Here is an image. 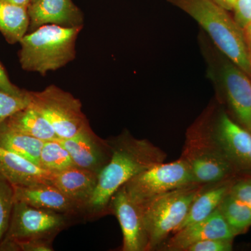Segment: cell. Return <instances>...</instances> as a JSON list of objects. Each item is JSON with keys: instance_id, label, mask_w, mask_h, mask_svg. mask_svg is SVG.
I'll list each match as a JSON object with an SVG mask.
<instances>
[{"instance_id": "cell-1", "label": "cell", "mask_w": 251, "mask_h": 251, "mask_svg": "<svg viewBox=\"0 0 251 251\" xmlns=\"http://www.w3.org/2000/svg\"><path fill=\"white\" fill-rule=\"evenodd\" d=\"M112 156L99 173L97 187L85 209V221H93L108 214L109 202L114 193L135 175L163 163L166 154L147 140L133 138L125 132L109 140Z\"/></svg>"}, {"instance_id": "cell-3", "label": "cell", "mask_w": 251, "mask_h": 251, "mask_svg": "<svg viewBox=\"0 0 251 251\" xmlns=\"http://www.w3.org/2000/svg\"><path fill=\"white\" fill-rule=\"evenodd\" d=\"M194 18L220 50L251 75V57L244 31L226 9L211 0H169Z\"/></svg>"}, {"instance_id": "cell-19", "label": "cell", "mask_w": 251, "mask_h": 251, "mask_svg": "<svg viewBox=\"0 0 251 251\" xmlns=\"http://www.w3.org/2000/svg\"><path fill=\"white\" fill-rule=\"evenodd\" d=\"M45 141L15 131L0 125V147L16 153L39 166L41 150Z\"/></svg>"}, {"instance_id": "cell-25", "label": "cell", "mask_w": 251, "mask_h": 251, "mask_svg": "<svg viewBox=\"0 0 251 251\" xmlns=\"http://www.w3.org/2000/svg\"><path fill=\"white\" fill-rule=\"evenodd\" d=\"M30 104L29 91L25 95L18 97L0 90V125L19 110Z\"/></svg>"}, {"instance_id": "cell-7", "label": "cell", "mask_w": 251, "mask_h": 251, "mask_svg": "<svg viewBox=\"0 0 251 251\" xmlns=\"http://www.w3.org/2000/svg\"><path fill=\"white\" fill-rule=\"evenodd\" d=\"M193 183L196 182L191 168L181 158L150 167L124 185L133 200L144 204L160 195Z\"/></svg>"}, {"instance_id": "cell-14", "label": "cell", "mask_w": 251, "mask_h": 251, "mask_svg": "<svg viewBox=\"0 0 251 251\" xmlns=\"http://www.w3.org/2000/svg\"><path fill=\"white\" fill-rule=\"evenodd\" d=\"M214 139L231 163L251 170V133L221 114L212 132Z\"/></svg>"}, {"instance_id": "cell-17", "label": "cell", "mask_w": 251, "mask_h": 251, "mask_svg": "<svg viewBox=\"0 0 251 251\" xmlns=\"http://www.w3.org/2000/svg\"><path fill=\"white\" fill-rule=\"evenodd\" d=\"M99 175L75 166L53 173L52 184L85 209L93 196L98 183Z\"/></svg>"}, {"instance_id": "cell-30", "label": "cell", "mask_w": 251, "mask_h": 251, "mask_svg": "<svg viewBox=\"0 0 251 251\" xmlns=\"http://www.w3.org/2000/svg\"><path fill=\"white\" fill-rule=\"evenodd\" d=\"M244 37L251 57V21L243 29Z\"/></svg>"}, {"instance_id": "cell-32", "label": "cell", "mask_w": 251, "mask_h": 251, "mask_svg": "<svg viewBox=\"0 0 251 251\" xmlns=\"http://www.w3.org/2000/svg\"><path fill=\"white\" fill-rule=\"evenodd\" d=\"M8 2L11 3V4L15 6H19V7L28 9L29 5L31 4V0H6Z\"/></svg>"}, {"instance_id": "cell-33", "label": "cell", "mask_w": 251, "mask_h": 251, "mask_svg": "<svg viewBox=\"0 0 251 251\" xmlns=\"http://www.w3.org/2000/svg\"><path fill=\"white\" fill-rule=\"evenodd\" d=\"M39 1V0H31V3L36 2V1Z\"/></svg>"}, {"instance_id": "cell-2", "label": "cell", "mask_w": 251, "mask_h": 251, "mask_svg": "<svg viewBox=\"0 0 251 251\" xmlns=\"http://www.w3.org/2000/svg\"><path fill=\"white\" fill-rule=\"evenodd\" d=\"M82 27L45 25L20 41L19 61L23 70L46 75L75 58V44Z\"/></svg>"}, {"instance_id": "cell-24", "label": "cell", "mask_w": 251, "mask_h": 251, "mask_svg": "<svg viewBox=\"0 0 251 251\" xmlns=\"http://www.w3.org/2000/svg\"><path fill=\"white\" fill-rule=\"evenodd\" d=\"M15 202L14 185L0 173V242L9 228Z\"/></svg>"}, {"instance_id": "cell-27", "label": "cell", "mask_w": 251, "mask_h": 251, "mask_svg": "<svg viewBox=\"0 0 251 251\" xmlns=\"http://www.w3.org/2000/svg\"><path fill=\"white\" fill-rule=\"evenodd\" d=\"M232 9L236 23L244 29L251 21V0H237Z\"/></svg>"}, {"instance_id": "cell-5", "label": "cell", "mask_w": 251, "mask_h": 251, "mask_svg": "<svg viewBox=\"0 0 251 251\" xmlns=\"http://www.w3.org/2000/svg\"><path fill=\"white\" fill-rule=\"evenodd\" d=\"M29 105L46 117L59 139L73 138L90 128L80 100L57 86L49 85L40 92L29 91Z\"/></svg>"}, {"instance_id": "cell-12", "label": "cell", "mask_w": 251, "mask_h": 251, "mask_svg": "<svg viewBox=\"0 0 251 251\" xmlns=\"http://www.w3.org/2000/svg\"><path fill=\"white\" fill-rule=\"evenodd\" d=\"M27 12L29 32L45 25L83 27V13L72 0H39L29 5Z\"/></svg>"}, {"instance_id": "cell-10", "label": "cell", "mask_w": 251, "mask_h": 251, "mask_svg": "<svg viewBox=\"0 0 251 251\" xmlns=\"http://www.w3.org/2000/svg\"><path fill=\"white\" fill-rule=\"evenodd\" d=\"M72 156L75 166L99 175L112 156L109 140H103L87 128L73 138L59 139Z\"/></svg>"}, {"instance_id": "cell-15", "label": "cell", "mask_w": 251, "mask_h": 251, "mask_svg": "<svg viewBox=\"0 0 251 251\" xmlns=\"http://www.w3.org/2000/svg\"><path fill=\"white\" fill-rule=\"evenodd\" d=\"M223 80L227 98L239 121L251 133V81L234 64H225Z\"/></svg>"}, {"instance_id": "cell-18", "label": "cell", "mask_w": 251, "mask_h": 251, "mask_svg": "<svg viewBox=\"0 0 251 251\" xmlns=\"http://www.w3.org/2000/svg\"><path fill=\"white\" fill-rule=\"evenodd\" d=\"M3 124L15 131L30 135L43 141L59 140L46 117L30 105L16 112Z\"/></svg>"}, {"instance_id": "cell-21", "label": "cell", "mask_w": 251, "mask_h": 251, "mask_svg": "<svg viewBox=\"0 0 251 251\" xmlns=\"http://www.w3.org/2000/svg\"><path fill=\"white\" fill-rule=\"evenodd\" d=\"M230 187L227 185H219L202 192L193 201L187 216L175 232L186 226L202 221L211 215L219 207L224 198L228 194Z\"/></svg>"}, {"instance_id": "cell-6", "label": "cell", "mask_w": 251, "mask_h": 251, "mask_svg": "<svg viewBox=\"0 0 251 251\" xmlns=\"http://www.w3.org/2000/svg\"><path fill=\"white\" fill-rule=\"evenodd\" d=\"M74 219L69 216L16 201L9 228L1 242H19L34 239L54 240ZM0 242V243H1Z\"/></svg>"}, {"instance_id": "cell-20", "label": "cell", "mask_w": 251, "mask_h": 251, "mask_svg": "<svg viewBox=\"0 0 251 251\" xmlns=\"http://www.w3.org/2000/svg\"><path fill=\"white\" fill-rule=\"evenodd\" d=\"M29 26L27 9L0 0V32L8 43H19L28 32Z\"/></svg>"}, {"instance_id": "cell-23", "label": "cell", "mask_w": 251, "mask_h": 251, "mask_svg": "<svg viewBox=\"0 0 251 251\" xmlns=\"http://www.w3.org/2000/svg\"><path fill=\"white\" fill-rule=\"evenodd\" d=\"M218 209L236 235L251 226V209L229 192Z\"/></svg>"}, {"instance_id": "cell-29", "label": "cell", "mask_w": 251, "mask_h": 251, "mask_svg": "<svg viewBox=\"0 0 251 251\" xmlns=\"http://www.w3.org/2000/svg\"><path fill=\"white\" fill-rule=\"evenodd\" d=\"M0 90L11 95L18 96V97L25 95L27 93V90H21L11 82L8 76L7 73L1 62H0Z\"/></svg>"}, {"instance_id": "cell-26", "label": "cell", "mask_w": 251, "mask_h": 251, "mask_svg": "<svg viewBox=\"0 0 251 251\" xmlns=\"http://www.w3.org/2000/svg\"><path fill=\"white\" fill-rule=\"evenodd\" d=\"M231 241L206 239L189 246L185 251H229L232 250Z\"/></svg>"}, {"instance_id": "cell-13", "label": "cell", "mask_w": 251, "mask_h": 251, "mask_svg": "<svg viewBox=\"0 0 251 251\" xmlns=\"http://www.w3.org/2000/svg\"><path fill=\"white\" fill-rule=\"evenodd\" d=\"M166 245V250L186 251L189 246L206 239L232 241L236 236L219 209L207 218L186 226L175 232Z\"/></svg>"}, {"instance_id": "cell-4", "label": "cell", "mask_w": 251, "mask_h": 251, "mask_svg": "<svg viewBox=\"0 0 251 251\" xmlns=\"http://www.w3.org/2000/svg\"><path fill=\"white\" fill-rule=\"evenodd\" d=\"M204 185L193 183L153 198L143 204L148 251L158 247L179 227Z\"/></svg>"}, {"instance_id": "cell-31", "label": "cell", "mask_w": 251, "mask_h": 251, "mask_svg": "<svg viewBox=\"0 0 251 251\" xmlns=\"http://www.w3.org/2000/svg\"><path fill=\"white\" fill-rule=\"evenodd\" d=\"M226 10L232 9L237 0H211Z\"/></svg>"}, {"instance_id": "cell-11", "label": "cell", "mask_w": 251, "mask_h": 251, "mask_svg": "<svg viewBox=\"0 0 251 251\" xmlns=\"http://www.w3.org/2000/svg\"><path fill=\"white\" fill-rule=\"evenodd\" d=\"M14 187L16 201H22L35 207L56 211L74 219L85 220L82 208L52 184Z\"/></svg>"}, {"instance_id": "cell-16", "label": "cell", "mask_w": 251, "mask_h": 251, "mask_svg": "<svg viewBox=\"0 0 251 251\" xmlns=\"http://www.w3.org/2000/svg\"><path fill=\"white\" fill-rule=\"evenodd\" d=\"M0 173L14 186L52 184L53 173L0 147Z\"/></svg>"}, {"instance_id": "cell-22", "label": "cell", "mask_w": 251, "mask_h": 251, "mask_svg": "<svg viewBox=\"0 0 251 251\" xmlns=\"http://www.w3.org/2000/svg\"><path fill=\"white\" fill-rule=\"evenodd\" d=\"M70 153L59 140L46 141L41 150L39 167L52 173L75 167Z\"/></svg>"}, {"instance_id": "cell-28", "label": "cell", "mask_w": 251, "mask_h": 251, "mask_svg": "<svg viewBox=\"0 0 251 251\" xmlns=\"http://www.w3.org/2000/svg\"><path fill=\"white\" fill-rule=\"evenodd\" d=\"M229 193L251 209V179L233 185L229 189Z\"/></svg>"}, {"instance_id": "cell-8", "label": "cell", "mask_w": 251, "mask_h": 251, "mask_svg": "<svg viewBox=\"0 0 251 251\" xmlns=\"http://www.w3.org/2000/svg\"><path fill=\"white\" fill-rule=\"evenodd\" d=\"M181 158L187 162L198 184L219 182L232 171V163L219 148L212 132L191 133Z\"/></svg>"}, {"instance_id": "cell-9", "label": "cell", "mask_w": 251, "mask_h": 251, "mask_svg": "<svg viewBox=\"0 0 251 251\" xmlns=\"http://www.w3.org/2000/svg\"><path fill=\"white\" fill-rule=\"evenodd\" d=\"M108 214L116 216L123 234V251H148V237L143 204L133 200L125 185L112 196Z\"/></svg>"}]
</instances>
